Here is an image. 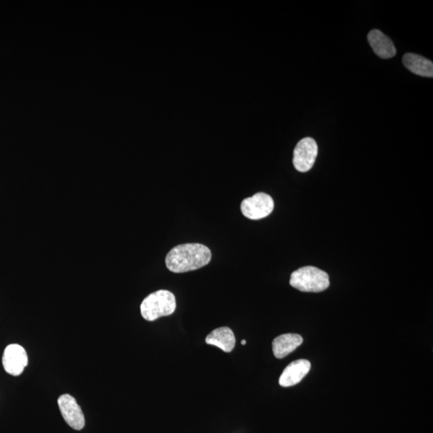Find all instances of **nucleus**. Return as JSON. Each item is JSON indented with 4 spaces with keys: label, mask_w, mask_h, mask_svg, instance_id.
Returning a JSON list of instances; mask_svg holds the SVG:
<instances>
[{
    "label": "nucleus",
    "mask_w": 433,
    "mask_h": 433,
    "mask_svg": "<svg viewBox=\"0 0 433 433\" xmlns=\"http://www.w3.org/2000/svg\"><path fill=\"white\" fill-rule=\"evenodd\" d=\"M212 258L210 250L203 244L186 243L175 246L165 258L167 268L174 273H185L203 268Z\"/></svg>",
    "instance_id": "nucleus-1"
},
{
    "label": "nucleus",
    "mask_w": 433,
    "mask_h": 433,
    "mask_svg": "<svg viewBox=\"0 0 433 433\" xmlns=\"http://www.w3.org/2000/svg\"><path fill=\"white\" fill-rule=\"evenodd\" d=\"M176 298L172 292L160 290L149 295L140 305V313L147 321L172 315L176 310Z\"/></svg>",
    "instance_id": "nucleus-2"
},
{
    "label": "nucleus",
    "mask_w": 433,
    "mask_h": 433,
    "mask_svg": "<svg viewBox=\"0 0 433 433\" xmlns=\"http://www.w3.org/2000/svg\"><path fill=\"white\" fill-rule=\"evenodd\" d=\"M290 284L300 291L318 293L329 288V276L315 266H304L291 274Z\"/></svg>",
    "instance_id": "nucleus-3"
},
{
    "label": "nucleus",
    "mask_w": 433,
    "mask_h": 433,
    "mask_svg": "<svg viewBox=\"0 0 433 433\" xmlns=\"http://www.w3.org/2000/svg\"><path fill=\"white\" fill-rule=\"evenodd\" d=\"M275 208L274 200L270 195L258 193L241 201V213L251 220H259L269 216Z\"/></svg>",
    "instance_id": "nucleus-4"
},
{
    "label": "nucleus",
    "mask_w": 433,
    "mask_h": 433,
    "mask_svg": "<svg viewBox=\"0 0 433 433\" xmlns=\"http://www.w3.org/2000/svg\"><path fill=\"white\" fill-rule=\"evenodd\" d=\"M318 154V145L311 138L302 139L294 150L293 165L299 172L306 173L315 163Z\"/></svg>",
    "instance_id": "nucleus-5"
},
{
    "label": "nucleus",
    "mask_w": 433,
    "mask_h": 433,
    "mask_svg": "<svg viewBox=\"0 0 433 433\" xmlns=\"http://www.w3.org/2000/svg\"><path fill=\"white\" fill-rule=\"evenodd\" d=\"M28 357L26 351L19 344H10L5 349L3 356V365L7 374L18 376L23 374L27 367Z\"/></svg>",
    "instance_id": "nucleus-6"
},
{
    "label": "nucleus",
    "mask_w": 433,
    "mask_h": 433,
    "mask_svg": "<svg viewBox=\"0 0 433 433\" xmlns=\"http://www.w3.org/2000/svg\"><path fill=\"white\" fill-rule=\"evenodd\" d=\"M60 412L67 424L75 430H82L85 425L83 412L71 395L64 394L58 399Z\"/></svg>",
    "instance_id": "nucleus-7"
},
{
    "label": "nucleus",
    "mask_w": 433,
    "mask_h": 433,
    "mask_svg": "<svg viewBox=\"0 0 433 433\" xmlns=\"http://www.w3.org/2000/svg\"><path fill=\"white\" fill-rule=\"evenodd\" d=\"M311 365L306 360H298L292 362L286 367L279 378V385L288 387L298 385L308 374Z\"/></svg>",
    "instance_id": "nucleus-8"
},
{
    "label": "nucleus",
    "mask_w": 433,
    "mask_h": 433,
    "mask_svg": "<svg viewBox=\"0 0 433 433\" xmlns=\"http://www.w3.org/2000/svg\"><path fill=\"white\" fill-rule=\"evenodd\" d=\"M367 39L375 53L382 59H389L395 57L396 49L391 40L380 30H371Z\"/></svg>",
    "instance_id": "nucleus-9"
},
{
    "label": "nucleus",
    "mask_w": 433,
    "mask_h": 433,
    "mask_svg": "<svg viewBox=\"0 0 433 433\" xmlns=\"http://www.w3.org/2000/svg\"><path fill=\"white\" fill-rule=\"evenodd\" d=\"M303 342V337L298 334L281 335L277 337L272 344L274 355L277 359H284V357L298 349Z\"/></svg>",
    "instance_id": "nucleus-10"
},
{
    "label": "nucleus",
    "mask_w": 433,
    "mask_h": 433,
    "mask_svg": "<svg viewBox=\"0 0 433 433\" xmlns=\"http://www.w3.org/2000/svg\"><path fill=\"white\" fill-rule=\"evenodd\" d=\"M205 343L219 347L225 352H231L235 347L236 340L234 332L229 327H219L206 337Z\"/></svg>",
    "instance_id": "nucleus-11"
},
{
    "label": "nucleus",
    "mask_w": 433,
    "mask_h": 433,
    "mask_svg": "<svg viewBox=\"0 0 433 433\" xmlns=\"http://www.w3.org/2000/svg\"><path fill=\"white\" fill-rule=\"evenodd\" d=\"M403 64L412 73L421 77H433V64L431 60L414 53H406L403 57Z\"/></svg>",
    "instance_id": "nucleus-12"
},
{
    "label": "nucleus",
    "mask_w": 433,
    "mask_h": 433,
    "mask_svg": "<svg viewBox=\"0 0 433 433\" xmlns=\"http://www.w3.org/2000/svg\"><path fill=\"white\" fill-rule=\"evenodd\" d=\"M241 344L245 345L246 344V340H243L241 342Z\"/></svg>",
    "instance_id": "nucleus-13"
}]
</instances>
